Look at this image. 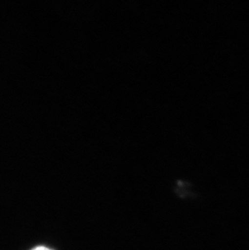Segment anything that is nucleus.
Instances as JSON below:
<instances>
[{"instance_id":"1","label":"nucleus","mask_w":249,"mask_h":250,"mask_svg":"<svg viewBox=\"0 0 249 250\" xmlns=\"http://www.w3.org/2000/svg\"><path fill=\"white\" fill-rule=\"evenodd\" d=\"M33 250H51L50 249L45 248V247H38V248L34 249Z\"/></svg>"}]
</instances>
